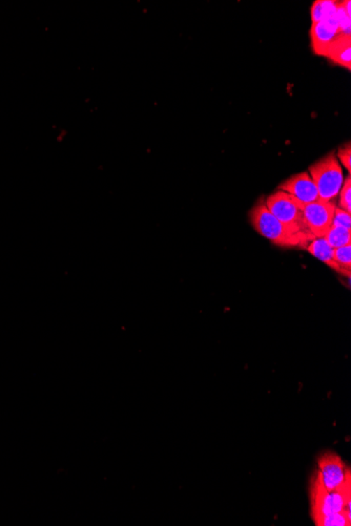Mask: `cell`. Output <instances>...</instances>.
<instances>
[{"instance_id":"17","label":"cell","mask_w":351,"mask_h":526,"mask_svg":"<svg viewBox=\"0 0 351 526\" xmlns=\"http://www.w3.org/2000/svg\"><path fill=\"white\" fill-rule=\"evenodd\" d=\"M332 226L344 228V230L351 232V213H347L345 210L336 207V211H334Z\"/></svg>"},{"instance_id":"10","label":"cell","mask_w":351,"mask_h":526,"mask_svg":"<svg viewBox=\"0 0 351 526\" xmlns=\"http://www.w3.org/2000/svg\"><path fill=\"white\" fill-rule=\"evenodd\" d=\"M307 251L320 261L338 271V266L334 261V248L328 244L325 238H315L306 246Z\"/></svg>"},{"instance_id":"2","label":"cell","mask_w":351,"mask_h":526,"mask_svg":"<svg viewBox=\"0 0 351 526\" xmlns=\"http://www.w3.org/2000/svg\"><path fill=\"white\" fill-rule=\"evenodd\" d=\"M311 515L315 522L331 513L351 516V484L340 490H327L315 476L311 483Z\"/></svg>"},{"instance_id":"15","label":"cell","mask_w":351,"mask_h":526,"mask_svg":"<svg viewBox=\"0 0 351 526\" xmlns=\"http://www.w3.org/2000/svg\"><path fill=\"white\" fill-rule=\"evenodd\" d=\"M315 523L318 526H350L351 516L343 513H331L320 518Z\"/></svg>"},{"instance_id":"16","label":"cell","mask_w":351,"mask_h":526,"mask_svg":"<svg viewBox=\"0 0 351 526\" xmlns=\"http://www.w3.org/2000/svg\"><path fill=\"white\" fill-rule=\"evenodd\" d=\"M340 201H338V208L345 210L347 213H351V179L350 176H347L341 187L338 193Z\"/></svg>"},{"instance_id":"13","label":"cell","mask_w":351,"mask_h":526,"mask_svg":"<svg viewBox=\"0 0 351 526\" xmlns=\"http://www.w3.org/2000/svg\"><path fill=\"white\" fill-rule=\"evenodd\" d=\"M324 238L334 249L351 244V232L336 226H331Z\"/></svg>"},{"instance_id":"11","label":"cell","mask_w":351,"mask_h":526,"mask_svg":"<svg viewBox=\"0 0 351 526\" xmlns=\"http://www.w3.org/2000/svg\"><path fill=\"white\" fill-rule=\"evenodd\" d=\"M311 20L313 24L322 22L326 18L336 16V1H327V0H318L313 3L311 10Z\"/></svg>"},{"instance_id":"9","label":"cell","mask_w":351,"mask_h":526,"mask_svg":"<svg viewBox=\"0 0 351 526\" xmlns=\"http://www.w3.org/2000/svg\"><path fill=\"white\" fill-rule=\"evenodd\" d=\"M326 57L338 66L351 70V38L338 35L328 51Z\"/></svg>"},{"instance_id":"5","label":"cell","mask_w":351,"mask_h":526,"mask_svg":"<svg viewBox=\"0 0 351 526\" xmlns=\"http://www.w3.org/2000/svg\"><path fill=\"white\" fill-rule=\"evenodd\" d=\"M319 471L315 474L327 490H340L351 484L350 469L338 455L327 453L319 459Z\"/></svg>"},{"instance_id":"8","label":"cell","mask_w":351,"mask_h":526,"mask_svg":"<svg viewBox=\"0 0 351 526\" xmlns=\"http://www.w3.org/2000/svg\"><path fill=\"white\" fill-rule=\"evenodd\" d=\"M336 16L326 18L318 24H311V39L313 53L320 56L327 55L330 47L338 37Z\"/></svg>"},{"instance_id":"6","label":"cell","mask_w":351,"mask_h":526,"mask_svg":"<svg viewBox=\"0 0 351 526\" xmlns=\"http://www.w3.org/2000/svg\"><path fill=\"white\" fill-rule=\"evenodd\" d=\"M336 204L322 200L303 205L302 211L305 224L313 238H324L329 232L334 221Z\"/></svg>"},{"instance_id":"3","label":"cell","mask_w":351,"mask_h":526,"mask_svg":"<svg viewBox=\"0 0 351 526\" xmlns=\"http://www.w3.org/2000/svg\"><path fill=\"white\" fill-rule=\"evenodd\" d=\"M309 176L315 182L320 200L332 202L344 183L342 166L334 153H328L309 167Z\"/></svg>"},{"instance_id":"19","label":"cell","mask_w":351,"mask_h":526,"mask_svg":"<svg viewBox=\"0 0 351 526\" xmlns=\"http://www.w3.org/2000/svg\"><path fill=\"white\" fill-rule=\"evenodd\" d=\"M344 10L346 12L347 15L351 17V3L349 0L344 1Z\"/></svg>"},{"instance_id":"7","label":"cell","mask_w":351,"mask_h":526,"mask_svg":"<svg viewBox=\"0 0 351 526\" xmlns=\"http://www.w3.org/2000/svg\"><path fill=\"white\" fill-rule=\"evenodd\" d=\"M278 190L284 191L305 204L313 203L320 199L317 187L308 172H303L286 179L278 187Z\"/></svg>"},{"instance_id":"14","label":"cell","mask_w":351,"mask_h":526,"mask_svg":"<svg viewBox=\"0 0 351 526\" xmlns=\"http://www.w3.org/2000/svg\"><path fill=\"white\" fill-rule=\"evenodd\" d=\"M336 20L338 24V34L350 37L351 17L347 15L344 10V1H336Z\"/></svg>"},{"instance_id":"18","label":"cell","mask_w":351,"mask_h":526,"mask_svg":"<svg viewBox=\"0 0 351 526\" xmlns=\"http://www.w3.org/2000/svg\"><path fill=\"white\" fill-rule=\"evenodd\" d=\"M336 159L338 160L340 164H342L347 172H350L351 170V146L350 143H347L346 145H343L338 151H336Z\"/></svg>"},{"instance_id":"12","label":"cell","mask_w":351,"mask_h":526,"mask_svg":"<svg viewBox=\"0 0 351 526\" xmlns=\"http://www.w3.org/2000/svg\"><path fill=\"white\" fill-rule=\"evenodd\" d=\"M334 261L338 266V272L350 278L351 244L334 249Z\"/></svg>"},{"instance_id":"1","label":"cell","mask_w":351,"mask_h":526,"mask_svg":"<svg viewBox=\"0 0 351 526\" xmlns=\"http://www.w3.org/2000/svg\"><path fill=\"white\" fill-rule=\"evenodd\" d=\"M249 220L251 225L257 234L264 236L278 246L282 247H305L313 236L299 234L284 225L273 213L264 203L257 204L249 213Z\"/></svg>"},{"instance_id":"4","label":"cell","mask_w":351,"mask_h":526,"mask_svg":"<svg viewBox=\"0 0 351 526\" xmlns=\"http://www.w3.org/2000/svg\"><path fill=\"white\" fill-rule=\"evenodd\" d=\"M264 204L269 211L284 225L299 234L313 236L309 234L305 224L302 211L303 204L296 197L284 191L277 190L267 197Z\"/></svg>"}]
</instances>
